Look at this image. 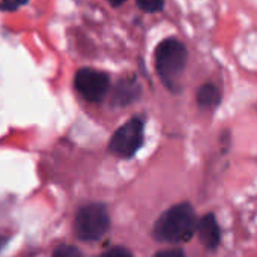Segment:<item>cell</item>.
Wrapping results in <instances>:
<instances>
[{"mask_svg":"<svg viewBox=\"0 0 257 257\" xmlns=\"http://www.w3.org/2000/svg\"><path fill=\"white\" fill-rule=\"evenodd\" d=\"M220 101H221V92L212 83L203 84L197 92V104L202 110H214L215 107H218Z\"/></svg>","mask_w":257,"mask_h":257,"instance_id":"cell-8","label":"cell"},{"mask_svg":"<svg viewBox=\"0 0 257 257\" xmlns=\"http://www.w3.org/2000/svg\"><path fill=\"white\" fill-rule=\"evenodd\" d=\"M137 6L145 12H158L164 8V0H136Z\"/></svg>","mask_w":257,"mask_h":257,"instance_id":"cell-9","label":"cell"},{"mask_svg":"<svg viewBox=\"0 0 257 257\" xmlns=\"http://www.w3.org/2000/svg\"><path fill=\"white\" fill-rule=\"evenodd\" d=\"M54 256H60V257H71V256H80L81 253L75 248V247H72V245H60L59 248H56L54 250V253H53Z\"/></svg>","mask_w":257,"mask_h":257,"instance_id":"cell-10","label":"cell"},{"mask_svg":"<svg viewBox=\"0 0 257 257\" xmlns=\"http://www.w3.org/2000/svg\"><path fill=\"white\" fill-rule=\"evenodd\" d=\"M143 140L145 122L140 117H133L113 134L108 143V149L120 158H131L142 148Z\"/></svg>","mask_w":257,"mask_h":257,"instance_id":"cell-4","label":"cell"},{"mask_svg":"<svg viewBox=\"0 0 257 257\" xmlns=\"http://www.w3.org/2000/svg\"><path fill=\"white\" fill-rule=\"evenodd\" d=\"M27 0H2L0 2V9L2 11H14L18 6L24 5Z\"/></svg>","mask_w":257,"mask_h":257,"instance_id":"cell-11","label":"cell"},{"mask_svg":"<svg viewBox=\"0 0 257 257\" xmlns=\"http://www.w3.org/2000/svg\"><path fill=\"white\" fill-rule=\"evenodd\" d=\"M139 96H140V86L136 80H120L114 89L113 104L117 107H123L139 99Z\"/></svg>","mask_w":257,"mask_h":257,"instance_id":"cell-7","label":"cell"},{"mask_svg":"<svg viewBox=\"0 0 257 257\" xmlns=\"http://www.w3.org/2000/svg\"><path fill=\"white\" fill-rule=\"evenodd\" d=\"M197 227V217L194 208L184 202L172 206L161 214L154 226V238L160 242L179 244L190 241Z\"/></svg>","mask_w":257,"mask_h":257,"instance_id":"cell-1","label":"cell"},{"mask_svg":"<svg viewBox=\"0 0 257 257\" xmlns=\"http://www.w3.org/2000/svg\"><path fill=\"white\" fill-rule=\"evenodd\" d=\"M196 233H199V238L202 244L205 245V248L217 250V247L220 245L221 232H220V227L214 214H206L197 221Z\"/></svg>","mask_w":257,"mask_h":257,"instance_id":"cell-6","label":"cell"},{"mask_svg":"<svg viewBox=\"0 0 257 257\" xmlns=\"http://www.w3.org/2000/svg\"><path fill=\"white\" fill-rule=\"evenodd\" d=\"M110 229V215L102 203H89L78 209L74 232L80 241L92 242L101 239Z\"/></svg>","mask_w":257,"mask_h":257,"instance_id":"cell-3","label":"cell"},{"mask_svg":"<svg viewBox=\"0 0 257 257\" xmlns=\"http://www.w3.org/2000/svg\"><path fill=\"white\" fill-rule=\"evenodd\" d=\"M185 253L179 248H172V250H166V251H158L157 256L164 257V256H172V257H181L184 256Z\"/></svg>","mask_w":257,"mask_h":257,"instance_id":"cell-13","label":"cell"},{"mask_svg":"<svg viewBox=\"0 0 257 257\" xmlns=\"http://www.w3.org/2000/svg\"><path fill=\"white\" fill-rule=\"evenodd\" d=\"M185 63L187 48L181 41L167 38L158 44L155 50V68L161 81L173 92H178L181 87V77L184 74Z\"/></svg>","mask_w":257,"mask_h":257,"instance_id":"cell-2","label":"cell"},{"mask_svg":"<svg viewBox=\"0 0 257 257\" xmlns=\"http://www.w3.org/2000/svg\"><path fill=\"white\" fill-rule=\"evenodd\" d=\"M77 92L89 102H99L105 98L110 89V77L92 68H83L77 71L74 78Z\"/></svg>","mask_w":257,"mask_h":257,"instance_id":"cell-5","label":"cell"},{"mask_svg":"<svg viewBox=\"0 0 257 257\" xmlns=\"http://www.w3.org/2000/svg\"><path fill=\"white\" fill-rule=\"evenodd\" d=\"M123 2H125V0H108V3H110L111 6H120Z\"/></svg>","mask_w":257,"mask_h":257,"instance_id":"cell-14","label":"cell"},{"mask_svg":"<svg viewBox=\"0 0 257 257\" xmlns=\"http://www.w3.org/2000/svg\"><path fill=\"white\" fill-rule=\"evenodd\" d=\"M105 256H131V253L128 251V250H125V248H122V247H117V248H111V250H108V251H105L104 253Z\"/></svg>","mask_w":257,"mask_h":257,"instance_id":"cell-12","label":"cell"}]
</instances>
